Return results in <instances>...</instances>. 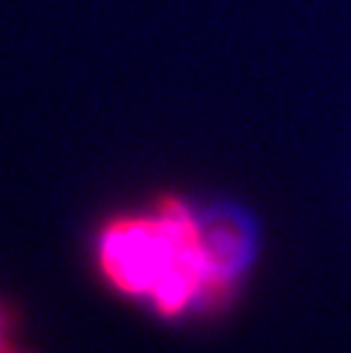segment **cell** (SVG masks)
Listing matches in <instances>:
<instances>
[{
    "mask_svg": "<svg viewBox=\"0 0 351 353\" xmlns=\"http://www.w3.org/2000/svg\"><path fill=\"white\" fill-rule=\"evenodd\" d=\"M99 265L117 290L148 296L174 317L203 288L221 285L203 226L188 203L164 196L146 214L114 216L99 237Z\"/></svg>",
    "mask_w": 351,
    "mask_h": 353,
    "instance_id": "6da1fadb",
    "label": "cell"
},
{
    "mask_svg": "<svg viewBox=\"0 0 351 353\" xmlns=\"http://www.w3.org/2000/svg\"><path fill=\"white\" fill-rule=\"evenodd\" d=\"M5 317H3V307H0V349H5V344H3V324H5V321H3Z\"/></svg>",
    "mask_w": 351,
    "mask_h": 353,
    "instance_id": "7a4b0ae2",
    "label": "cell"
},
{
    "mask_svg": "<svg viewBox=\"0 0 351 353\" xmlns=\"http://www.w3.org/2000/svg\"><path fill=\"white\" fill-rule=\"evenodd\" d=\"M0 353H23V351H17V349H12V347H5V349H0Z\"/></svg>",
    "mask_w": 351,
    "mask_h": 353,
    "instance_id": "3957f363",
    "label": "cell"
}]
</instances>
